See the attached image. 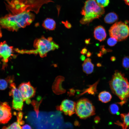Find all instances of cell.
I'll return each mask as SVG.
<instances>
[{
    "instance_id": "23",
    "label": "cell",
    "mask_w": 129,
    "mask_h": 129,
    "mask_svg": "<svg viewBox=\"0 0 129 129\" xmlns=\"http://www.w3.org/2000/svg\"><path fill=\"white\" fill-rule=\"evenodd\" d=\"M122 65L124 67L127 69L129 68V56L124 57L122 60Z\"/></svg>"
},
{
    "instance_id": "26",
    "label": "cell",
    "mask_w": 129,
    "mask_h": 129,
    "mask_svg": "<svg viewBox=\"0 0 129 129\" xmlns=\"http://www.w3.org/2000/svg\"><path fill=\"white\" fill-rule=\"evenodd\" d=\"M62 22L64 25L65 27L67 28L70 29L72 27L71 24L67 21H66L65 22L62 21Z\"/></svg>"
},
{
    "instance_id": "9",
    "label": "cell",
    "mask_w": 129,
    "mask_h": 129,
    "mask_svg": "<svg viewBox=\"0 0 129 129\" xmlns=\"http://www.w3.org/2000/svg\"><path fill=\"white\" fill-rule=\"evenodd\" d=\"M14 50L13 47L9 46L6 41L0 43V58L3 62L2 69L4 70L6 67L7 63L12 57H15L13 54Z\"/></svg>"
},
{
    "instance_id": "4",
    "label": "cell",
    "mask_w": 129,
    "mask_h": 129,
    "mask_svg": "<svg viewBox=\"0 0 129 129\" xmlns=\"http://www.w3.org/2000/svg\"><path fill=\"white\" fill-rule=\"evenodd\" d=\"M35 49L33 50H20L15 49V51L20 54H39L41 57L46 56L49 52L58 49L59 48L58 44L56 43L51 37L47 38L44 37L36 39L33 43Z\"/></svg>"
},
{
    "instance_id": "13",
    "label": "cell",
    "mask_w": 129,
    "mask_h": 129,
    "mask_svg": "<svg viewBox=\"0 0 129 129\" xmlns=\"http://www.w3.org/2000/svg\"><path fill=\"white\" fill-rule=\"evenodd\" d=\"M93 33L95 38L100 42L104 41L106 37L105 30L104 27L101 25L98 26L95 28Z\"/></svg>"
},
{
    "instance_id": "35",
    "label": "cell",
    "mask_w": 129,
    "mask_h": 129,
    "mask_svg": "<svg viewBox=\"0 0 129 129\" xmlns=\"http://www.w3.org/2000/svg\"><path fill=\"white\" fill-rule=\"evenodd\" d=\"M97 66H101V64L100 63H98L97 64Z\"/></svg>"
},
{
    "instance_id": "32",
    "label": "cell",
    "mask_w": 129,
    "mask_h": 129,
    "mask_svg": "<svg viewBox=\"0 0 129 129\" xmlns=\"http://www.w3.org/2000/svg\"><path fill=\"white\" fill-rule=\"evenodd\" d=\"M125 3L127 5H129V0H123Z\"/></svg>"
},
{
    "instance_id": "20",
    "label": "cell",
    "mask_w": 129,
    "mask_h": 129,
    "mask_svg": "<svg viewBox=\"0 0 129 129\" xmlns=\"http://www.w3.org/2000/svg\"><path fill=\"white\" fill-rule=\"evenodd\" d=\"M2 129H22V127L20 124L17 122L13 123L7 127H3Z\"/></svg>"
},
{
    "instance_id": "1",
    "label": "cell",
    "mask_w": 129,
    "mask_h": 129,
    "mask_svg": "<svg viewBox=\"0 0 129 129\" xmlns=\"http://www.w3.org/2000/svg\"><path fill=\"white\" fill-rule=\"evenodd\" d=\"M34 15L24 12L16 14H9L0 17V27L12 31H16L20 28L30 25L35 19Z\"/></svg>"
},
{
    "instance_id": "34",
    "label": "cell",
    "mask_w": 129,
    "mask_h": 129,
    "mask_svg": "<svg viewBox=\"0 0 129 129\" xmlns=\"http://www.w3.org/2000/svg\"><path fill=\"white\" fill-rule=\"evenodd\" d=\"M2 36V34L1 31V27H0V38Z\"/></svg>"
},
{
    "instance_id": "25",
    "label": "cell",
    "mask_w": 129,
    "mask_h": 129,
    "mask_svg": "<svg viewBox=\"0 0 129 129\" xmlns=\"http://www.w3.org/2000/svg\"><path fill=\"white\" fill-rule=\"evenodd\" d=\"M23 113L21 111L19 112L17 114V122L20 124H22L24 122L22 120Z\"/></svg>"
},
{
    "instance_id": "7",
    "label": "cell",
    "mask_w": 129,
    "mask_h": 129,
    "mask_svg": "<svg viewBox=\"0 0 129 129\" xmlns=\"http://www.w3.org/2000/svg\"><path fill=\"white\" fill-rule=\"evenodd\" d=\"M109 34L111 37L120 41L126 39L129 36V27L125 23L117 22L110 28Z\"/></svg>"
},
{
    "instance_id": "11",
    "label": "cell",
    "mask_w": 129,
    "mask_h": 129,
    "mask_svg": "<svg viewBox=\"0 0 129 129\" xmlns=\"http://www.w3.org/2000/svg\"><path fill=\"white\" fill-rule=\"evenodd\" d=\"M12 117L11 109L6 102H0V123H7Z\"/></svg>"
},
{
    "instance_id": "12",
    "label": "cell",
    "mask_w": 129,
    "mask_h": 129,
    "mask_svg": "<svg viewBox=\"0 0 129 129\" xmlns=\"http://www.w3.org/2000/svg\"><path fill=\"white\" fill-rule=\"evenodd\" d=\"M76 103L72 100L65 99L62 101L58 109L66 115L71 116L75 112Z\"/></svg>"
},
{
    "instance_id": "18",
    "label": "cell",
    "mask_w": 129,
    "mask_h": 129,
    "mask_svg": "<svg viewBox=\"0 0 129 129\" xmlns=\"http://www.w3.org/2000/svg\"><path fill=\"white\" fill-rule=\"evenodd\" d=\"M118 19V16L117 14L112 12L107 14L105 17L104 20L106 23L111 24L115 22Z\"/></svg>"
},
{
    "instance_id": "15",
    "label": "cell",
    "mask_w": 129,
    "mask_h": 129,
    "mask_svg": "<svg viewBox=\"0 0 129 129\" xmlns=\"http://www.w3.org/2000/svg\"><path fill=\"white\" fill-rule=\"evenodd\" d=\"M42 25L45 29L50 30H54L56 28V23L53 19L46 18L43 22Z\"/></svg>"
},
{
    "instance_id": "16",
    "label": "cell",
    "mask_w": 129,
    "mask_h": 129,
    "mask_svg": "<svg viewBox=\"0 0 129 129\" xmlns=\"http://www.w3.org/2000/svg\"><path fill=\"white\" fill-rule=\"evenodd\" d=\"M120 115L122 122L118 121L116 124L121 126L123 129H126L129 126V112L127 114H122Z\"/></svg>"
},
{
    "instance_id": "17",
    "label": "cell",
    "mask_w": 129,
    "mask_h": 129,
    "mask_svg": "<svg viewBox=\"0 0 129 129\" xmlns=\"http://www.w3.org/2000/svg\"><path fill=\"white\" fill-rule=\"evenodd\" d=\"M99 100L104 103L109 102L112 98L111 94L108 92L104 91L100 92L98 96Z\"/></svg>"
},
{
    "instance_id": "21",
    "label": "cell",
    "mask_w": 129,
    "mask_h": 129,
    "mask_svg": "<svg viewBox=\"0 0 129 129\" xmlns=\"http://www.w3.org/2000/svg\"><path fill=\"white\" fill-rule=\"evenodd\" d=\"M9 83L8 80L5 78V79L0 80V90H4L7 87L8 83Z\"/></svg>"
},
{
    "instance_id": "10",
    "label": "cell",
    "mask_w": 129,
    "mask_h": 129,
    "mask_svg": "<svg viewBox=\"0 0 129 129\" xmlns=\"http://www.w3.org/2000/svg\"><path fill=\"white\" fill-rule=\"evenodd\" d=\"M18 89L21 93L23 101H26L27 104L30 103V99L35 95L36 88L28 82L22 83L19 86Z\"/></svg>"
},
{
    "instance_id": "6",
    "label": "cell",
    "mask_w": 129,
    "mask_h": 129,
    "mask_svg": "<svg viewBox=\"0 0 129 129\" xmlns=\"http://www.w3.org/2000/svg\"><path fill=\"white\" fill-rule=\"evenodd\" d=\"M75 112L80 118L85 119L94 115L95 109L90 100L83 98L79 100L76 103Z\"/></svg>"
},
{
    "instance_id": "36",
    "label": "cell",
    "mask_w": 129,
    "mask_h": 129,
    "mask_svg": "<svg viewBox=\"0 0 129 129\" xmlns=\"http://www.w3.org/2000/svg\"></svg>"
},
{
    "instance_id": "31",
    "label": "cell",
    "mask_w": 129,
    "mask_h": 129,
    "mask_svg": "<svg viewBox=\"0 0 129 129\" xmlns=\"http://www.w3.org/2000/svg\"><path fill=\"white\" fill-rule=\"evenodd\" d=\"M80 58L82 61H84L85 59V57L84 55H82L81 56Z\"/></svg>"
},
{
    "instance_id": "33",
    "label": "cell",
    "mask_w": 129,
    "mask_h": 129,
    "mask_svg": "<svg viewBox=\"0 0 129 129\" xmlns=\"http://www.w3.org/2000/svg\"><path fill=\"white\" fill-rule=\"evenodd\" d=\"M103 54H102L101 52L100 51L99 53H98L97 54V56L98 57H101L102 56Z\"/></svg>"
},
{
    "instance_id": "24",
    "label": "cell",
    "mask_w": 129,
    "mask_h": 129,
    "mask_svg": "<svg viewBox=\"0 0 129 129\" xmlns=\"http://www.w3.org/2000/svg\"><path fill=\"white\" fill-rule=\"evenodd\" d=\"M118 41L115 38L110 37L108 39L107 43L109 46H114L117 43Z\"/></svg>"
},
{
    "instance_id": "14",
    "label": "cell",
    "mask_w": 129,
    "mask_h": 129,
    "mask_svg": "<svg viewBox=\"0 0 129 129\" xmlns=\"http://www.w3.org/2000/svg\"><path fill=\"white\" fill-rule=\"evenodd\" d=\"M84 61L82 64L83 71L87 74L91 73L93 71L94 65L91 62V59L88 58Z\"/></svg>"
},
{
    "instance_id": "8",
    "label": "cell",
    "mask_w": 129,
    "mask_h": 129,
    "mask_svg": "<svg viewBox=\"0 0 129 129\" xmlns=\"http://www.w3.org/2000/svg\"><path fill=\"white\" fill-rule=\"evenodd\" d=\"M10 88L9 95L13 98L12 108L17 110H22L23 106V100L20 91L13 82L10 84Z\"/></svg>"
},
{
    "instance_id": "5",
    "label": "cell",
    "mask_w": 129,
    "mask_h": 129,
    "mask_svg": "<svg viewBox=\"0 0 129 129\" xmlns=\"http://www.w3.org/2000/svg\"><path fill=\"white\" fill-rule=\"evenodd\" d=\"M105 12L104 7L99 5L96 0H87L81 12L83 16L80 22L82 24L88 25L94 20L101 17Z\"/></svg>"
},
{
    "instance_id": "22",
    "label": "cell",
    "mask_w": 129,
    "mask_h": 129,
    "mask_svg": "<svg viewBox=\"0 0 129 129\" xmlns=\"http://www.w3.org/2000/svg\"><path fill=\"white\" fill-rule=\"evenodd\" d=\"M97 4L100 6L104 7L107 6L109 3V0H96Z\"/></svg>"
},
{
    "instance_id": "19",
    "label": "cell",
    "mask_w": 129,
    "mask_h": 129,
    "mask_svg": "<svg viewBox=\"0 0 129 129\" xmlns=\"http://www.w3.org/2000/svg\"><path fill=\"white\" fill-rule=\"evenodd\" d=\"M119 109L118 106L115 104H111L109 108V110L110 113L113 114H119Z\"/></svg>"
},
{
    "instance_id": "30",
    "label": "cell",
    "mask_w": 129,
    "mask_h": 129,
    "mask_svg": "<svg viewBox=\"0 0 129 129\" xmlns=\"http://www.w3.org/2000/svg\"><path fill=\"white\" fill-rule=\"evenodd\" d=\"M92 53H91L89 51H88L86 54V56L87 57H90L92 55Z\"/></svg>"
},
{
    "instance_id": "29",
    "label": "cell",
    "mask_w": 129,
    "mask_h": 129,
    "mask_svg": "<svg viewBox=\"0 0 129 129\" xmlns=\"http://www.w3.org/2000/svg\"><path fill=\"white\" fill-rule=\"evenodd\" d=\"M91 39L90 38L86 39L85 40V44L87 45L90 44V42Z\"/></svg>"
},
{
    "instance_id": "27",
    "label": "cell",
    "mask_w": 129,
    "mask_h": 129,
    "mask_svg": "<svg viewBox=\"0 0 129 129\" xmlns=\"http://www.w3.org/2000/svg\"><path fill=\"white\" fill-rule=\"evenodd\" d=\"M87 52V50L86 47L83 48L80 51V53L82 55L86 54Z\"/></svg>"
},
{
    "instance_id": "2",
    "label": "cell",
    "mask_w": 129,
    "mask_h": 129,
    "mask_svg": "<svg viewBox=\"0 0 129 129\" xmlns=\"http://www.w3.org/2000/svg\"><path fill=\"white\" fill-rule=\"evenodd\" d=\"M112 92L121 100L118 104L123 105L129 97V82L124 75L120 72L116 70L109 82Z\"/></svg>"
},
{
    "instance_id": "3",
    "label": "cell",
    "mask_w": 129,
    "mask_h": 129,
    "mask_svg": "<svg viewBox=\"0 0 129 129\" xmlns=\"http://www.w3.org/2000/svg\"><path fill=\"white\" fill-rule=\"evenodd\" d=\"M52 2L50 0H9L8 8L13 13L17 14L24 12L33 11L36 13L45 4Z\"/></svg>"
},
{
    "instance_id": "28",
    "label": "cell",
    "mask_w": 129,
    "mask_h": 129,
    "mask_svg": "<svg viewBox=\"0 0 129 129\" xmlns=\"http://www.w3.org/2000/svg\"><path fill=\"white\" fill-rule=\"evenodd\" d=\"M22 129H32L31 127L28 124L25 125L22 127Z\"/></svg>"
}]
</instances>
